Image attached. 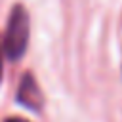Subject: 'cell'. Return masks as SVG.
Returning <instances> with one entry per match:
<instances>
[{
	"label": "cell",
	"instance_id": "3",
	"mask_svg": "<svg viewBox=\"0 0 122 122\" xmlns=\"http://www.w3.org/2000/svg\"><path fill=\"white\" fill-rule=\"evenodd\" d=\"M4 122H29L27 118H19V116H10V118H6Z\"/></svg>",
	"mask_w": 122,
	"mask_h": 122
},
{
	"label": "cell",
	"instance_id": "2",
	"mask_svg": "<svg viewBox=\"0 0 122 122\" xmlns=\"http://www.w3.org/2000/svg\"><path fill=\"white\" fill-rule=\"evenodd\" d=\"M17 101L30 111H40L42 105H44V95H42V92H40V88H38V84H36V80L30 72L23 74V78L19 82Z\"/></svg>",
	"mask_w": 122,
	"mask_h": 122
},
{
	"label": "cell",
	"instance_id": "4",
	"mask_svg": "<svg viewBox=\"0 0 122 122\" xmlns=\"http://www.w3.org/2000/svg\"><path fill=\"white\" fill-rule=\"evenodd\" d=\"M0 78H2V55H0Z\"/></svg>",
	"mask_w": 122,
	"mask_h": 122
},
{
	"label": "cell",
	"instance_id": "1",
	"mask_svg": "<svg viewBox=\"0 0 122 122\" xmlns=\"http://www.w3.org/2000/svg\"><path fill=\"white\" fill-rule=\"evenodd\" d=\"M30 36V19L25 6L15 4L10 11L6 32H4V53L8 59L17 61L25 55Z\"/></svg>",
	"mask_w": 122,
	"mask_h": 122
}]
</instances>
